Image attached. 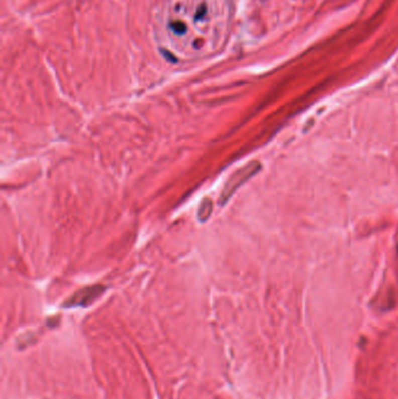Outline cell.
Here are the masks:
<instances>
[{
  "label": "cell",
  "mask_w": 398,
  "mask_h": 399,
  "mask_svg": "<svg viewBox=\"0 0 398 399\" xmlns=\"http://www.w3.org/2000/svg\"><path fill=\"white\" fill-rule=\"evenodd\" d=\"M104 292L103 286H93L82 289L67 301V306H88Z\"/></svg>",
  "instance_id": "obj_1"
}]
</instances>
